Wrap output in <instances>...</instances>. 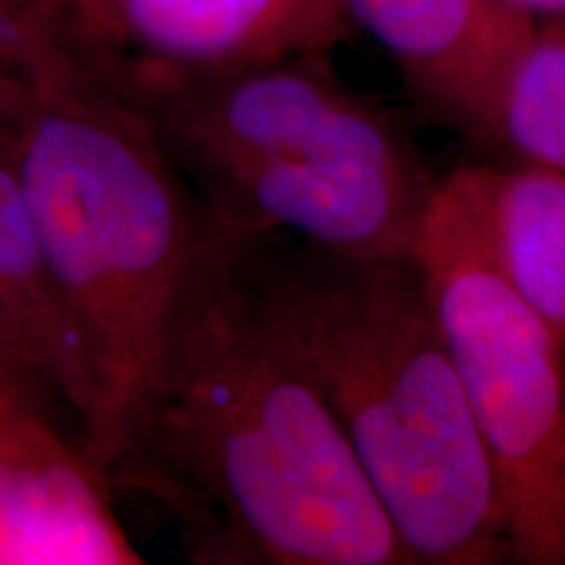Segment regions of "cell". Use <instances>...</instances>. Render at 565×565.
I'll use <instances>...</instances> for the list:
<instances>
[{
  "instance_id": "cell-9",
  "label": "cell",
  "mask_w": 565,
  "mask_h": 565,
  "mask_svg": "<svg viewBox=\"0 0 565 565\" xmlns=\"http://www.w3.org/2000/svg\"><path fill=\"white\" fill-rule=\"evenodd\" d=\"M19 108L21 97L0 100V351L61 408L79 443L87 391L34 236L21 181Z\"/></svg>"
},
{
  "instance_id": "cell-12",
  "label": "cell",
  "mask_w": 565,
  "mask_h": 565,
  "mask_svg": "<svg viewBox=\"0 0 565 565\" xmlns=\"http://www.w3.org/2000/svg\"><path fill=\"white\" fill-rule=\"evenodd\" d=\"M21 66L17 45L9 34L0 32V100H19L21 97Z\"/></svg>"
},
{
  "instance_id": "cell-8",
  "label": "cell",
  "mask_w": 565,
  "mask_h": 565,
  "mask_svg": "<svg viewBox=\"0 0 565 565\" xmlns=\"http://www.w3.org/2000/svg\"><path fill=\"white\" fill-rule=\"evenodd\" d=\"M391 55L412 100L477 147L534 19L503 0H338Z\"/></svg>"
},
{
  "instance_id": "cell-3",
  "label": "cell",
  "mask_w": 565,
  "mask_h": 565,
  "mask_svg": "<svg viewBox=\"0 0 565 565\" xmlns=\"http://www.w3.org/2000/svg\"><path fill=\"white\" fill-rule=\"evenodd\" d=\"M233 236L259 307L328 404L408 563H508L498 484L414 249L362 257L286 233Z\"/></svg>"
},
{
  "instance_id": "cell-1",
  "label": "cell",
  "mask_w": 565,
  "mask_h": 565,
  "mask_svg": "<svg viewBox=\"0 0 565 565\" xmlns=\"http://www.w3.org/2000/svg\"><path fill=\"white\" fill-rule=\"evenodd\" d=\"M105 479L152 500L200 565H412L210 221Z\"/></svg>"
},
{
  "instance_id": "cell-14",
  "label": "cell",
  "mask_w": 565,
  "mask_h": 565,
  "mask_svg": "<svg viewBox=\"0 0 565 565\" xmlns=\"http://www.w3.org/2000/svg\"><path fill=\"white\" fill-rule=\"evenodd\" d=\"M503 3L532 19L565 17V0H503Z\"/></svg>"
},
{
  "instance_id": "cell-4",
  "label": "cell",
  "mask_w": 565,
  "mask_h": 565,
  "mask_svg": "<svg viewBox=\"0 0 565 565\" xmlns=\"http://www.w3.org/2000/svg\"><path fill=\"white\" fill-rule=\"evenodd\" d=\"M97 58L217 228L362 257L414 249L443 175L404 118L345 84L330 53L210 68Z\"/></svg>"
},
{
  "instance_id": "cell-13",
  "label": "cell",
  "mask_w": 565,
  "mask_h": 565,
  "mask_svg": "<svg viewBox=\"0 0 565 565\" xmlns=\"http://www.w3.org/2000/svg\"><path fill=\"white\" fill-rule=\"evenodd\" d=\"M47 0H0V32L11 34L21 30L34 13H40Z\"/></svg>"
},
{
  "instance_id": "cell-10",
  "label": "cell",
  "mask_w": 565,
  "mask_h": 565,
  "mask_svg": "<svg viewBox=\"0 0 565 565\" xmlns=\"http://www.w3.org/2000/svg\"><path fill=\"white\" fill-rule=\"evenodd\" d=\"M494 270L565 345V173L463 162Z\"/></svg>"
},
{
  "instance_id": "cell-6",
  "label": "cell",
  "mask_w": 565,
  "mask_h": 565,
  "mask_svg": "<svg viewBox=\"0 0 565 565\" xmlns=\"http://www.w3.org/2000/svg\"><path fill=\"white\" fill-rule=\"evenodd\" d=\"M61 408L0 351V565H137Z\"/></svg>"
},
{
  "instance_id": "cell-2",
  "label": "cell",
  "mask_w": 565,
  "mask_h": 565,
  "mask_svg": "<svg viewBox=\"0 0 565 565\" xmlns=\"http://www.w3.org/2000/svg\"><path fill=\"white\" fill-rule=\"evenodd\" d=\"M11 38L24 76L21 181L87 391L79 448L105 479L207 215L108 63L45 11Z\"/></svg>"
},
{
  "instance_id": "cell-11",
  "label": "cell",
  "mask_w": 565,
  "mask_h": 565,
  "mask_svg": "<svg viewBox=\"0 0 565 565\" xmlns=\"http://www.w3.org/2000/svg\"><path fill=\"white\" fill-rule=\"evenodd\" d=\"M475 150L487 162L565 173V17L534 19Z\"/></svg>"
},
{
  "instance_id": "cell-5",
  "label": "cell",
  "mask_w": 565,
  "mask_h": 565,
  "mask_svg": "<svg viewBox=\"0 0 565 565\" xmlns=\"http://www.w3.org/2000/svg\"><path fill=\"white\" fill-rule=\"evenodd\" d=\"M414 254L498 484L508 563L565 565V345L494 270L463 166L440 179Z\"/></svg>"
},
{
  "instance_id": "cell-7",
  "label": "cell",
  "mask_w": 565,
  "mask_h": 565,
  "mask_svg": "<svg viewBox=\"0 0 565 565\" xmlns=\"http://www.w3.org/2000/svg\"><path fill=\"white\" fill-rule=\"evenodd\" d=\"M45 17L84 51L166 68L333 53L356 32L338 0H51Z\"/></svg>"
}]
</instances>
